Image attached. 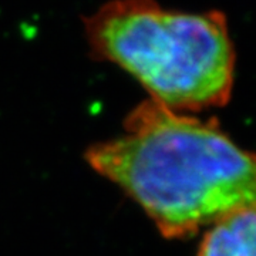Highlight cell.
I'll return each instance as SVG.
<instances>
[{
	"label": "cell",
	"instance_id": "1",
	"mask_svg": "<svg viewBox=\"0 0 256 256\" xmlns=\"http://www.w3.org/2000/svg\"><path fill=\"white\" fill-rule=\"evenodd\" d=\"M92 170L146 210L165 238H186L235 210L256 206V156L212 118L146 100L124 132L86 151Z\"/></svg>",
	"mask_w": 256,
	"mask_h": 256
},
{
	"label": "cell",
	"instance_id": "3",
	"mask_svg": "<svg viewBox=\"0 0 256 256\" xmlns=\"http://www.w3.org/2000/svg\"><path fill=\"white\" fill-rule=\"evenodd\" d=\"M198 256H256V206L235 210L212 224Z\"/></svg>",
	"mask_w": 256,
	"mask_h": 256
},
{
	"label": "cell",
	"instance_id": "2",
	"mask_svg": "<svg viewBox=\"0 0 256 256\" xmlns=\"http://www.w3.org/2000/svg\"><path fill=\"white\" fill-rule=\"evenodd\" d=\"M82 24L92 57L131 74L165 108L186 114L229 100L235 50L220 10L191 13L156 0H110Z\"/></svg>",
	"mask_w": 256,
	"mask_h": 256
}]
</instances>
